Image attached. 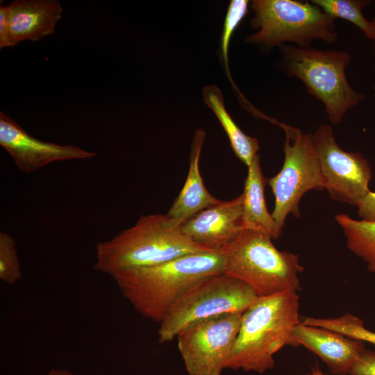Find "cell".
I'll return each instance as SVG.
<instances>
[{
  "mask_svg": "<svg viewBox=\"0 0 375 375\" xmlns=\"http://www.w3.org/2000/svg\"><path fill=\"white\" fill-rule=\"evenodd\" d=\"M224 250L203 251L124 271L112 278L136 312L160 323L195 284L224 273Z\"/></svg>",
  "mask_w": 375,
  "mask_h": 375,
  "instance_id": "obj_1",
  "label": "cell"
},
{
  "mask_svg": "<svg viewBox=\"0 0 375 375\" xmlns=\"http://www.w3.org/2000/svg\"><path fill=\"white\" fill-rule=\"evenodd\" d=\"M209 251L185 237L181 226L167 215H142L132 227L97 244L93 267L112 277L129 269Z\"/></svg>",
  "mask_w": 375,
  "mask_h": 375,
  "instance_id": "obj_2",
  "label": "cell"
},
{
  "mask_svg": "<svg viewBox=\"0 0 375 375\" xmlns=\"http://www.w3.org/2000/svg\"><path fill=\"white\" fill-rule=\"evenodd\" d=\"M299 310L297 292L258 297L242 315L226 369L262 374L273 368L274 355L292 345V331L301 322Z\"/></svg>",
  "mask_w": 375,
  "mask_h": 375,
  "instance_id": "obj_3",
  "label": "cell"
},
{
  "mask_svg": "<svg viewBox=\"0 0 375 375\" xmlns=\"http://www.w3.org/2000/svg\"><path fill=\"white\" fill-rule=\"evenodd\" d=\"M280 51V69L299 78L308 92L324 104L332 124H340L347 112L365 98L347 79L345 69L351 60L347 52L292 44L281 46Z\"/></svg>",
  "mask_w": 375,
  "mask_h": 375,
  "instance_id": "obj_4",
  "label": "cell"
},
{
  "mask_svg": "<svg viewBox=\"0 0 375 375\" xmlns=\"http://www.w3.org/2000/svg\"><path fill=\"white\" fill-rule=\"evenodd\" d=\"M269 235L243 230L225 249L224 273L249 285L258 297L300 289L299 256L276 248Z\"/></svg>",
  "mask_w": 375,
  "mask_h": 375,
  "instance_id": "obj_5",
  "label": "cell"
},
{
  "mask_svg": "<svg viewBox=\"0 0 375 375\" xmlns=\"http://www.w3.org/2000/svg\"><path fill=\"white\" fill-rule=\"evenodd\" d=\"M250 7L254 13L251 24L258 31L246 42L268 48L289 42L310 47L315 40L331 44L338 37L335 19L311 2L254 0Z\"/></svg>",
  "mask_w": 375,
  "mask_h": 375,
  "instance_id": "obj_6",
  "label": "cell"
},
{
  "mask_svg": "<svg viewBox=\"0 0 375 375\" xmlns=\"http://www.w3.org/2000/svg\"><path fill=\"white\" fill-rule=\"evenodd\" d=\"M244 282L225 273L209 276L192 287L160 322L158 342L176 338L195 321L225 313H243L258 299Z\"/></svg>",
  "mask_w": 375,
  "mask_h": 375,
  "instance_id": "obj_7",
  "label": "cell"
},
{
  "mask_svg": "<svg viewBox=\"0 0 375 375\" xmlns=\"http://www.w3.org/2000/svg\"><path fill=\"white\" fill-rule=\"evenodd\" d=\"M285 133L284 162L280 172L267 179L274 196L272 217L283 228L289 214L300 217L301 197L312 190L325 189V181L315 153L311 134L283 123Z\"/></svg>",
  "mask_w": 375,
  "mask_h": 375,
  "instance_id": "obj_8",
  "label": "cell"
},
{
  "mask_svg": "<svg viewBox=\"0 0 375 375\" xmlns=\"http://www.w3.org/2000/svg\"><path fill=\"white\" fill-rule=\"evenodd\" d=\"M242 313L199 319L183 328L176 338L188 375H221L226 369Z\"/></svg>",
  "mask_w": 375,
  "mask_h": 375,
  "instance_id": "obj_9",
  "label": "cell"
},
{
  "mask_svg": "<svg viewBox=\"0 0 375 375\" xmlns=\"http://www.w3.org/2000/svg\"><path fill=\"white\" fill-rule=\"evenodd\" d=\"M311 139L331 198L358 206L370 192L372 172L368 160L360 153L342 149L329 125H320Z\"/></svg>",
  "mask_w": 375,
  "mask_h": 375,
  "instance_id": "obj_10",
  "label": "cell"
},
{
  "mask_svg": "<svg viewBox=\"0 0 375 375\" xmlns=\"http://www.w3.org/2000/svg\"><path fill=\"white\" fill-rule=\"evenodd\" d=\"M0 144L24 173H32L51 163L72 160H90L95 152L71 144L40 140L29 135L3 112H0Z\"/></svg>",
  "mask_w": 375,
  "mask_h": 375,
  "instance_id": "obj_11",
  "label": "cell"
},
{
  "mask_svg": "<svg viewBox=\"0 0 375 375\" xmlns=\"http://www.w3.org/2000/svg\"><path fill=\"white\" fill-rule=\"evenodd\" d=\"M181 229L191 241L210 251L225 249L244 230L242 194L201 210Z\"/></svg>",
  "mask_w": 375,
  "mask_h": 375,
  "instance_id": "obj_12",
  "label": "cell"
},
{
  "mask_svg": "<svg viewBox=\"0 0 375 375\" xmlns=\"http://www.w3.org/2000/svg\"><path fill=\"white\" fill-rule=\"evenodd\" d=\"M292 345L303 346L316 354L335 375H349L365 349L361 341L301 322L292 331Z\"/></svg>",
  "mask_w": 375,
  "mask_h": 375,
  "instance_id": "obj_13",
  "label": "cell"
},
{
  "mask_svg": "<svg viewBox=\"0 0 375 375\" xmlns=\"http://www.w3.org/2000/svg\"><path fill=\"white\" fill-rule=\"evenodd\" d=\"M6 7L12 47L53 33L62 17V8L56 0H17Z\"/></svg>",
  "mask_w": 375,
  "mask_h": 375,
  "instance_id": "obj_14",
  "label": "cell"
},
{
  "mask_svg": "<svg viewBox=\"0 0 375 375\" xmlns=\"http://www.w3.org/2000/svg\"><path fill=\"white\" fill-rule=\"evenodd\" d=\"M206 132L199 128L192 142L188 174L183 188L166 214L178 226L201 210L219 203L206 188L199 171V158Z\"/></svg>",
  "mask_w": 375,
  "mask_h": 375,
  "instance_id": "obj_15",
  "label": "cell"
},
{
  "mask_svg": "<svg viewBox=\"0 0 375 375\" xmlns=\"http://www.w3.org/2000/svg\"><path fill=\"white\" fill-rule=\"evenodd\" d=\"M244 181L242 196V223L244 230H253L265 233L272 239L278 238L283 233L268 212L265 186L267 181L261 170L258 156L249 166Z\"/></svg>",
  "mask_w": 375,
  "mask_h": 375,
  "instance_id": "obj_16",
  "label": "cell"
},
{
  "mask_svg": "<svg viewBox=\"0 0 375 375\" xmlns=\"http://www.w3.org/2000/svg\"><path fill=\"white\" fill-rule=\"evenodd\" d=\"M202 95L205 103L222 124L235 156L249 167L258 156V140L245 134L233 121L224 106V96L215 85L204 87Z\"/></svg>",
  "mask_w": 375,
  "mask_h": 375,
  "instance_id": "obj_17",
  "label": "cell"
},
{
  "mask_svg": "<svg viewBox=\"0 0 375 375\" xmlns=\"http://www.w3.org/2000/svg\"><path fill=\"white\" fill-rule=\"evenodd\" d=\"M335 220L342 229L348 249L375 274V222L354 219L346 214L337 215Z\"/></svg>",
  "mask_w": 375,
  "mask_h": 375,
  "instance_id": "obj_18",
  "label": "cell"
},
{
  "mask_svg": "<svg viewBox=\"0 0 375 375\" xmlns=\"http://www.w3.org/2000/svg\"><path fill=\"white\" fill-rule=\"evenodd\" d=\"M324 12L335 19L340 18L349 21L360 29L365 36L375 40V24L367 20L362 9L370 3L367 0H312Z\"/></svg>",
  "mask_w": 375,
  "mask_h": 375,
  "instance_id": "obj_19",
  "label": "cell"
},
{
  "mask_svg": "<svg viewBox=\"0 0 375 375\" xmlns=\"http://www.w3.org/2000/svg\"><path fill=\"white\" fill-rule=\"evenodd\" d=\"M301 322L306 325L340 333L353 340L375 345V332L367 328L362 319L351 313H346L338 317H307Z\"/></svg>",
  "mask_w": 375,
  "mask_h": 375,
  "instance_id": "obj_20",
  "label": "cell"
},
{
  "mask_svg": "<svg viewBox=\"0 0 375 375\" xmlns=\"http://www.w3.org/2000/svg\"><path fill=\"white\" fill-rule=\"evenodd\" d=\"M22 278L19 259L15 240L6 232H0V279L15 285Z\"/></svg>",
  "mask_w": 375,
  "mask_h": 375,
  "instance_id": "obj_21",
  "label": "cell"
},
{
  "mask_svg": "<svg viewBox=\"0 0 375 375\" xmlns=\"http://www.w3.org/2000/svg\"><path fill=\"white\" fill-rule=\"evenodd\" d=\"M249 1L247 0H232L228 7L221 37V53L227 75L232 81L228 67V49L232 35L240 23L248 12Z\"/></svg>",
  "mask_w": 375,
  "mask_h": 375,
  "instance_id": "obj_22",
  "label": "cell"
},
{
  "mask_svg": "<svg viewBox=\"0 0 375 375\" xmlns=\"http://www.w3.org/2000/svg\"><path fill=\"white\" fill-rule=\"evenodd\" d=\"M349 375H375V351L365 349Z\"/></svg>",
  "mask_w": 375,
  "mask_h": 375,
  "instance_id": "obj_23",
  "label": "cell"
},
{
  "mask_svg": "<svg viewBox=\"0 0 375 375\" xmlns=\"http://www.w3.org/2000/svg\"><path fill=\"white\" fill-rule=\"evenodd\" d=\"M362 220L375 222V192H369L358 206Z\"/></svg>",
  "mask_w": 375,
  "mask_h": 375,
  "instance_id": "obj_24",
  "label": "cell"
},
{
  "mask_svg": "<svg viewBox=\"0 0 375 375\" xmlns=\"http://www.w3.org/2000/svg\"><path fill=\"white\" fill-rule=\"evenodd\" d=\"M7 7L0 3V49L12 47Z\"/></svg>",
  "mask_w": 375,
  "mask_h": 375,
  "instance_id": "obj_25",
  "label": "cell"
},
{
  "mask_svg": "<svg viewBox=\"0 0 375 375\" xmlns=\"http://www.w3.org/2000/svg\"><path fill=\"white\" fill-rule=\"evenodd\" d=\"M46 375H77L70 371L61 369H51Z\"/></svg>",
  "mask_w": 375,
  "mask_h": 375,
  "instance_id": "obj_26",
  "label": "cell"
},
{
  "mask_svg": "<svg viewBox=\"0 0 375 375\" xmlns=\"http://www.w3.org/2000/svg\"><path fill=\"white\" fill-rule=\"evenodd\" d=\"M308 375H324V374L322 372H320L319 369H315Z\"/></svg>",
  "mask_w": 375,
  "mask_h": 375,
  "instance_id": "obj_27",
  "label": "cell"
},
{
  "mask_svg": "<svg viewBox=\"0 0 375 375\" xmlns=\"http://www.w3.org/2000/svg\"><path fill=\"white\" fill-rule=\"evenodd\" d=\"M372 21L374 22V23L375 24V17H374V19ZM374 41H375V40H374ZM374 54H375V42H374Z\"/></svg>",
  "mask_w": 375,
  "mask_h": 375,
  "instance_id": "obj_28",
  "label": "cell"
}]
</instances>
